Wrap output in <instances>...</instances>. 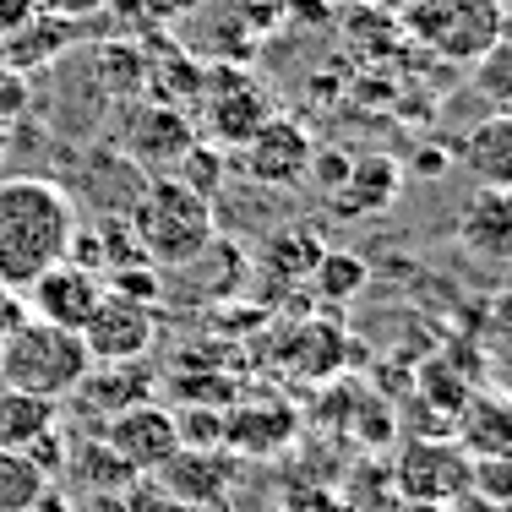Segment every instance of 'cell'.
Returning a JSON list of instances; mask_svg holds the SVG:
<instances>
[{
	"mask_svg": "<svg viewBox=\"0 0 512 512\" xmlns=\"http://www.w3.org/2000/svg\"><path fill=\"white\" fill-rule=\"evenodd\" d=\"M71 235H77V207L55 180H0V284L6 289L22 295L39 273L66 262Z\"/></svg>",
	"mask_w": 512,
	"mask_h": 512,
	"instance_id": "cell-1",
	"label": "cell"
},
{
	"mask_svg": "<svg viewBox=\"0 0 512 512\" xmlns=\"http://www.w3.org/2000/svg\"><path fill=\"white\" fill-rule=\"evenodd\" d=\"M131 240L142 246L148 267H186L207 256L213 246V202L197 197L191 186H180L175 175H153V186H142V197L126 213Z\"/></svg>",
	"mask_w": 512,
	"mask_h": 512,
	"instance_id": "cell-2",
	"label": "cell"
},
{
	"mask_svg": "<svg viewBox=\"0 0 512 512\" xmlns=\"http://www.w3.org/2000/svg\"><path fill=\"white\" fill-rule=\"evenodd\" d=\"M88 371H93V360H88L82 333L33 322V316H22L6 333V344H0V387H11V393H33V398H50V404H66L71 387Z\"/></svg>",
	"mask_w": 512,
	"mask_h": 512,
	"instance_id": "cell-3",
	"label": "cell"
},
{
	"mask_svg": "<svg viewBox=\"0 0 512 512\" xmlns=\"http://www.w3.org/2000/svg\"><path fill=\"white\" fill-rule=\"evenodd\" d=\"M398 22L420 50L447 66H474L507 33L502 0H409Z\"/></svg>",
	"mask_w": 512,
	"mask_h": 512,
	"instance_id": "cell-4",
	"label": "cell"
},
{
	"mask_svg": "<svg viewBox=\"0 0 512 512\" xmlns=\"http://www.w3.org/2000/svg\"><path fill=\"white\" fill-rule=\"evenodd\" d=\"M197 99H202L207 137L224 142V148H240L262 120H273V99H267V88L251 77V71H235V66L207 71Z\"/></svg>",
	"mask_w": 512,
	"mask_h": 512,
	"instance_id": "cell-5",
	"label": "cell"
},
{
	"mask_svg": "<svg viewBox=\"0 0 512 512\" xmlns=\"http://www.w3.org/2000/svg\"><path fill=\"white\" fill-rule=\"evenodd\" d=\"M93 436H104V447H109L120 463H126L137 480H153V474L180 453L175 414L158 409V404H131V409H120L115 420H104Z\"/></svg>",
	"mask_w": 512,
	"mask_h": 512,
	"instance_id": "cell-6",
	"label": "cell"
},
{
	"mask_svg": "<svg viewBox=\"0 0 512 512\" xmlns=\"http://www.w3.org/2000/svg\"><path fill=\"white\" fill-rule=\"evenodd\" d=\"M153 338H158L153 306L148 300H126V295H115V289H104L99 311L82 327V344H88L93 365H131L153 349Z\"/></svg>",
	"mask_w": 512,
	"mask_h": 512,
	"instance_id": "cell-7",
	"label": "cell"
},
{
	"mask_svg": "<svg viewBox=\"0 0 512 512\" xmlns=\"http://www.w3.org/2000/svg\"><path fill=\"white\" fill-rule=\"evenodd\" d=\"M311 153L316 148H311L306 126L289 120V115L262 120V126L240 142V164H246V175L256 180V186H273V191L300 186V180L311 175Z\"/></svg>",
	"mask_w": 512,
	"mask_h": 512,
	"instance_id": "cell-8",
	"label": "cell"
},
{
	"mask_svg": "<svg viewBox=\"0 0 512 512\" xmlns=\"http://www.w3.org/2000/svg\"><path fill=\"white\" fill-rule=\"evenodd\" d=\"M104 300V273L93 267H77V262H55L50 273H39L28 284V316L33 322H50V327H66V333H82L88 316L99 311Z\"/></svg>",
	"mask_w": 512,
	"mask_h": 512,
	"instance_id": "cell-9",
	"label": "cell"
},
{
	"mask_svg": "<svg viewBox=\"0 0 512 512\" xmlns=\"http://www.w3.org/2000/svg\"><path fill=\"white\" fill-rule=\"evenodd\" d=\"M469 453H458L453 442H414L404 458H398V491L414 496L425 512L453 507L458 496H469Z\"/></svg>",
	"mask_w": 512,
	"mask_h": 512,
	"instance_id": "cell-10",
	"label": "cell"
},
{
	"mask_svg": "<svg viewBox=\"0 0 512 512\" xmlns=\"http://www.w3.org/2000/svg\"><path fill=\"white\" fill-rule=\"evenodd\" d=\"M458 164L480 191H512V109H496L463 131Z\"/></svg>",
	"mask_w": 512,
	"mask_h": 512,
	"instance_id": "cell-11",
	"label": "cell"
},
{
	"mask_svg": "<svg viewBox=\"0 0 512 512\" xmlns=\"http://www.w3.org/2000/svg\"><path fill=\"white\" fill-rule=\"evenodd\" d=\"M458 246L480 262H512V191H474L458 218Z\"/></svg>",
	"mask_w": 512,
	"mask_h": 512,
	"instance_id": "cell-12",
	"label": "cell"
},
{
	"mask_svg": "<svg viewBox=\"0 0 512 512\" xmlns=\"http://www.w3.org/2000/svg\"><path fill=\"white\" fill-rule=\"evenodd\" d=\"M142 387H148V376L137 371V360H131V365H109V371H99V376L88 371L77 387H71V409H77V420L104 425V420H115L120 409L148 404Z\"/></svg>",
	"mask_w": 512,
	"mask_h": 512,
	"instance_id": "cell-13",
	"label": "cell"
},
{
	"mask_svg": "<svg viewBox=\"0 0 512 512\" xmlns=\"http://www.w3.org/2000/svg\"><path fill=\"white\" fill-rule=\"evenodd\" d=\"M191 142H197V131H191L186 109H175V104L142 109L137 126H131V153H137L142 164H153V175H169Z\"/></svg>",
	"mask_w": 512,
	"mask_h": 512,
	"instance_id": "cell-14",
	"label": "cell"
},
{
	"mask_svg": "<svg viewBox=\"0 0 512 512\" xmlns=\"http://www.w3.org/2000/svg\"><path fill=\"white\" fill-rule=\"evenodd\" d=\"M398 191H404V169L393 164V158H360V164H349L344 186L333 191V207L344 218H360V213H382V207L398 202Z\"/></svg>",
	"mask_w": 512,
	"mask_h": 512,
	"instance_id": "cell-15",
	"label": "cell"
},
{
	"mask_svg": "<svg viewBox=\"0 0 512 512\" xmlns=\"http://www.w3.org/2000/svg\"><path fill=\"white\" fill-rule=\"evenodd\" d=\"M50 431H60V404L0 387V447L28 453V447L39 442V436H50Z\"/></svg>",
	"mask_w": 512,
	"mask_h": 512,
	"instance_id": "cell-16",
	"label": "cell"
},
{
	"mask_svg": "<svg viewBox=\"0 0 512 512\" xmlns=\"http://www.w3.org/2000/svg\"><path fill=\"white\" fill-rule=\"evenodd\" d=\"M60 474H77L82 485H88V496H99V491H126L137 474L126 469L115 453L104 447V436H77V442H66V469Z\"/></svg>",
	"mask_w": 512,
	"mask_h": 512,
	"instance_id": "cell-17",
	"label": "cell"
},
{
	"mask_svg": "<svg viewBox=\"0 0 512 512\" xmlns=\"http://www.w3.org/2000/svg\"><path fill=\"white\" fill-rule=\"evenodd\" d=\"M463 431V447L480 458L491 453H512V398H474L458 420Z\"/></svg>",
	"mask_w": 512,
	"mask_h": 512,
	"instance_id": "cell-18",
	"label": "cell"
},
{
	"mask_svg": "<svg viewBox=\"0 0 512 512\" xmlns=\"http://www.w3.org/2000/svg\"><path fill=\"white\" fill-rule=\"evenodd\" d=\"M44 491H50V474H44L28 453L0 447V512H28Z\"/></svg>",
	"mask_w": 512,
	"mask_h": 512,
	"instance_id": "cell-19",
	"label": "cell"
},
{
	"mask_svg": "<svg viewBox=\"0 0 512 512\" xmlns=\"http://www.w3.org/2000/svg\"><path fill=\"white\" fill-rule=\"evenodd\" d=\"M6 44V60L11 66H39V60H50L60 44H71V22H60V17H33V22H22L11 39H0Z\"/></svg>",
	"mask_w": 512,
	"mask_h": 512,
	"instance_id": "cell-20",
	"label": "cell"
},
{
	"mask_svg": "<svg viewBox=\"0 0 512 512\" xmlns=\"http://www.w3.org/2000/svg\"><path fill=\"white\" fill-rule=\"evenodd\" d=\"M99 77H104V88L115 93V99L137 93L142 82H148V55H142V44H131V39L104 44L99 50Z\"/></svg>",
	"mask_w": 512,
	"mask_h": 512,
	"instance_id": "cell-21",
	"label": "cell"
},
{
	"mask_svg": "<svg viewBox=\"0 0 512 512\" xmlns=\"http://www.w3.org/2000/svg\"><path fill=\"white\" fill-rule=\"evenodd\" d=\"M474 93L491 99L496 109H512V33H502L491 50L474 60Z\"/></svg>",
	"mask_w": 512,
	"mask_h": 512,
	"instance_id": "cell-22",
	"label": "cell"
},
{
	"mask_svg": "<svg viewBox=\"0 0 512 512\" xmlns=\"http://www.w3.org/2000/svg\"><path fill=\"white\" fill-rule=\"evenodd\" d=\"M169 175H175L180 186H191L197 197L213 202V197H218V186H224V153H218L213 142H202V137H197L186 153H180V164L169 169Z\"/></svg>",
	"mask_w": 512,
	"mask_h": 512,
	"instance_id": "cell-23",
	"label": "cell"
},
{
	"mask_svg": "<svg viewBox=\"0 0 512 512\" xmlns=\"http://www.w3.org/2000/svg\"><path fill=\"white\" fill-rule=\"evenodd\" d=\"M311 273H316V289H322L327 300H349V295H360V284H365V262L355 251H322Z\"/></svg>",
	"mask_w": 512,
	"mask_h": 512,
	"instance_id": "cell-24",
	"label": "cell"
},
{
	"mask_svg": "<svg viewBox=\"0 0 512 512\" xmlns=\"http://www.w3.org/2000/svg\"><path fill=\"white\" fill-rule=\"evenodd\" d=\"M469 491L491 507H512V453H491L469 463Z\"/></svg>",
	"mask_w": 512,
	"mask_h": 512,
	"instance_id": "cell-25",
	"label": "cell"
},
{
	"mask_svg": "<svg viewBox=\"0 0 512 512\" xmlns=\"http://www.w3.org/2000/svg\"><path fill=\"white\" fill-rule=\"evenodd\" d=\"M284 512H344V502H338L327 485H289V491H284Z\"/></svg>",
	"mask_w": 512,
	"mask_h": 512,
	"instance_id": "cell-26",
	"label": "cell"
},
{
	"mask_svg": "<svg viewBox=\"0 0 512 512\" xmlns=\"http://www.w3.org/2000/svg\"><path fill=\"white\" fill-rule=\"evenodd\" d=\"M120 502H126V512H186L180 502H169L158 485H148V480H131L126 491H120Z\"/></svg>",
	"mask_w": 512,
	"mask_h": 512,
	"instance_id": "cell-27",
	"label": "cell"
},
{
	"mask_svg": "<svg viewBox=\"0 0 512 512\" xmlns=\"http://www.w3.org/2000/svg\"><path fill=\"white\" fill-rule=\"evenodd\" d=\"M44 17H60V22H88L99 17V11H109V0H39Z\"/></svg>",
	"mask_w": 512,
	"mask_h": 512,
	"instance_id": "cell-28",
	"label": "cell"
},
{
	"mask_svg": "<svg viewBox=\"0 0 512 512\" xmlns=\"http://www.w3.org/2000/svg\"><path fill=\"white\" fill-rule=\"evenodd\" d=\"M311 175H316V186L333 197V191L344 186V175H349V158L344 153H311Z\"/></svg>",
	"mask_w": 512,
	"mask_h": 512,
	"instance_id": "cell-29",
	"label": "cell"
},
{
	"mask_svg": "<svg viewBox=\"0 0 512 512\" xmlns=\"http://www.w3.org/2000/svg\"><path fill=\"white\" fill-rule=\"evenodd\" d=\"M33 17H39V0H0V39H11Z\"/></svg>",
	"mask_w": 512,
	"mask_h": 512,
	"instance_id": "cell-30",
	"label": "cell"
},
{
	"mask_svg": "<svg viewBox=\"0 0 512 512\" xmlns=\"http://www.w3.org/2000/svg\"><path fill=\"white\" fill-rule=\"evenodd\" d=\"M28 512H71V502H66V496H60V491H55V485H50V491H44V496H39V502H33V507H28Z\"/></svg>",
	"mask_w": 512,
	"mask_h": 512,
	"instance_id": "cell-31",
	"label": "cell"
},
{
	"mask_svg": "<svg viewBox=\"0 0 512 512\" xmlns=\"http://www.w3.org/2000/svg\"><path fill=\"white\" fill-rule=\"evenodd\" d=\"M502 22H507V33H512V0H502Z\"/></svg>",
	"mask_w": 512,
	"mask_h": 512,
	"instance_id": "cell-32",
	"label": "cell"
},
{
	"mask_svg": "<svg viewBox=\"0 0 512 512\" xmlns=\"http://www.w3.org/2000/svg\"><path fill=\"white\" fill-rule=\"evenodd\" d=\"M0 344H6V327H0Z\"/></svg>",
	"mask_w": 512,
	"mask_h": 512,
	"instance_id": "cell-33",
	"label": "cell"
}]
</instances>
